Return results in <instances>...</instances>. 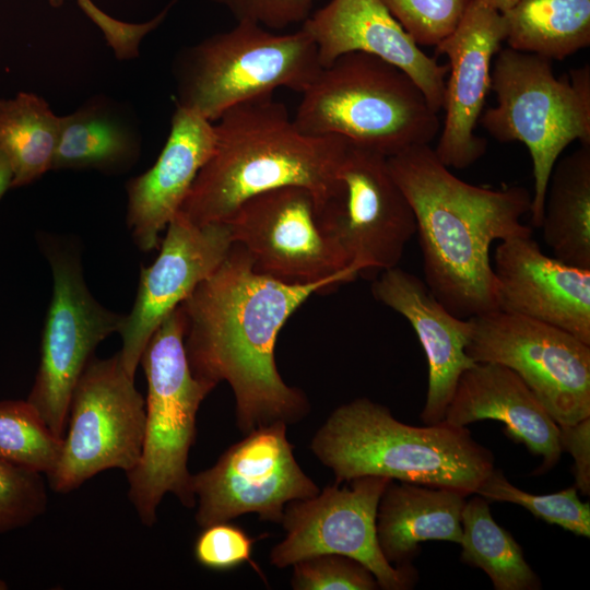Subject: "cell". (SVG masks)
I'll return each mask as SVG.
<instances>
[{
  "instance_id": "6da1fadb",
  "label": "cell",
  "mask_w": 590,
  "mask_h": 590,
  "mask_svg": "<svg viewBox=\"0 0 590 590\" xmlns=\"http://www.w3.org/2000/svg\"><path fill=\"white\" fill-rule=\"evenodd\" d=\"M339 279L285 283L260 274L245 249L232 245L224 261L179 305L184 345L192 374L215 387L226 381L245 435L274 422L294 424L309 412L303 390L288 386L275 363L278 334L315 293Z\"/></svg>"
},
{
  "instance_id": "7a4b0ae2",
  "label": "cell",
  "mask_w": 590,
  "mask_h": 590,
  "mask_svg": "<svg viewBox=\"0 0 590 590\" xmlns=\"http://www.w3.org/2000/svg\"><path fill=\"white\" fill-rule=\"evenodd\" d=\"M390 172L416 220L424 282L452 315L468 319L498 310L489 261L495 240L532 236L521 219L531 193L521 186L487 189L455 176L429 144L388 157Z\"/></svg>"
},
{
  "instance_id": "3957f363",
  "label": "cell",
  "mask_w": 590,
  "mask_h": 590,
  "mask_svg": "<svg viewBox=\"0 0 590 590\" xmlns=\"http://www.w3.org/2000/svg\"><path fill=\"white\" fill-rule=\"evenodd\" d=\"M215 146L179 212L197 225L224 222L247 199L285 186L330 192L349 149L341 135H310L273 94L238 104L213 122Z\"/></svg>"
},
{
  "instance_id": "277c9868",
  "label": "cell",
  "mask_w": 590,
  "mask_h": 590,
  "mask_svg": "<svg viewBox=\"0 0 590 590\" xmlns=\"http://www.w3.org/2000/svg\"><path fill=\"white\" fill-rule=\"evenodd\" d=\"M310 450L335 482L386 476L471 496L493 471V452L471 432L444 421L426 426L400 422L368 398L341 404L314 435Z\"/></svg>"
},
{
  "instance_id": "5b68a950",
  "label": "cell",
  "mask_w": 590,
  "mask_h": 590,
  "mask_svg": "<svg viewBox=\"0 0 590 590\" xmlns=\"http://www.w3.org/2000/svg\"><path fill=\"white\" fill-rule=\"evenodd\" d=\"M293 120L303 133L341 135L387 157L429 144L440 129L438 113L403 70L361 51L320 69Z\"/></svg>"
},
{
  "instance_id": "8992f818",
  "label": "cell",
  "mask_w": 590,
  "mask_h": 590,
  "mask_svg": "<svg viewBox=\"0 0 590 590\" xmlns=\"http://www.w3.org/2000/svg\"><path fill=\"white\" fill-rule=\"evenodd\" d=\"M184 333L178 306L152 334L140 359L148 380L144 439L139 462L126 475L129 499L146 527L155 524L166 494L187 508L196 507L188 457L199 408L215 386L192 374Z\"/></svg>"
},
{
  "instance_id": "52a82bcc",
  "label": "cell",
  "mask_w": 590,
  "mask_h": 590,
  "mask_svg": "<svg viewBox=\"0 0 590 590\" xmlns=\"http://www.w3.org/2000/svg\"><path fill=\"white\" fill-rule=\"evenodd\" d=\"M497 104L479 122L499 142H522L532 161L531 225L540 227L547 182L574 141L590 145V67L557 79L551 60L510 47L500 49L491 73Z\"/></svg>"
},
{
  "instance_id": "ba28073f",
  "label": "cell",
  "mask_w": 590,
  "mask_h": 590,
  "mask_svg": "<svg viewBox=\"0 0 590 590\" xmlns=\"http://www.w3.org/2000/svg\"><path fill=\"white\" fill-rule=\"evenodd\" d=\"M302 28L279 34L251 22L181 48L173 62L176 105L215 122L227 109L286 87L302 94L321 69Z\"/></svg>"
},
{
  "instance_id": "9c48e42d",
  "label": "cell",
  "mask_w": 590,
  "mask_h": 590,
  "mask_svg": "<svg viewBox=\"0 0 590 590\" xmlns=\"http://www.w3.org/2000/svg\"><path fill=\"white\" fill-rule=\"evenodd\" d=\"M67 424L60 458L47 475L54 492L66 494L108 469L128 473L137 465L145 400L119 352L87 363L73 389Z\"/></svg>"
},
{
  "instance_id": "30bf717a",
  "label": "cell",
  "mask_w": 590,
  "mask_h": 590,
  "mask_svg": "<svg viewBox=\"0 0 590 590\" xmlns=\"http://www.w3.org/2000/svg\"><path fill=\"white\" fill-rule=\"evenodd\" d=\"M316 210L321 227L358 275L397 267L416 234L413 209L388 157L352 143Z\"/></svg>"
},
{
  "instance_id": "8fae6325",
  "label": "cell",
  "mask_w": 590,
  "mask_h": 590,
  "mask_svg": "<svg viewBox=\"0 0 590 590\" xmlns=\"http://www.w3.org/2000/svg\"><path fill=\"white\" fill-rule=\"evenodd\" d=\"M465 352L515 371L558 426L590 416V344L550 324L494 310L471 317Z\"/></svg>"
},
{
  "instance_id": "7c38bea8",
  "label": "cell",
  "mask_w": 590,
  "mask_h": 590,
  "mask_svg": "<svg viewBox=\"0 0 590 590\" xmlns=\"http://www.w3.org/2000/svg\"><path fill=\"white\" fill-rule=\"evenodd\" d=\"M390 481L386 476H359L343 487L334 483L314 497L288 503L280 523L285 538L272 547L271 564L282 569L311 556L340 554L364 564L379 589L413 588L418 578L415 567L391 565L378 545L377 508Z\"/></svg>"
},
{
  "instance_id": "4fadbf2b",
  "label": "cell",
  "mask_w": 590,
  "mask_h": 590,
  "mask_svg": "<svg viewBox=\"0 0 590 590\" xmlns=\"http://www.w3.org/2000/svg\"><path fill=\"white\" fill-rule=\"evenodd\" d=\"M224 223L233 243L245 249L260 274L291 284L329 279L349 283L358 276L321 227L314 194L304 187L285 186L256 194Z\"/></svg>"
},
{
  "instance_id": "5bb4252c",
  "label": "cell",
  "mask_w": 590,
  "mask_h": 590,
  "mask_svg": "<svg viewBox=\"0 0 590 590\" xmlns=\"http://www.w3.org/2000/svg\"><path fill=\"white\" fill-rule=\"evenodd\" d=\"M286 427L283 422L258 427L228 447L212 467L192 474L200 528L247 514L281 523L288 503L319 493L295 459Z\"/></svg>"
},
{
  "instance_id": "9a60e30c",
  "label": "cell",
  "mask_w": 590,
  "mask_h": 590,
  "mask_svg": "<svg viewBox=\"0 0 590 590\" xmlns=\"http://www.w3.org/2000/svg\"><path fill=\"white\" fill-rule=\"evenodd\" d=\"M47 257L52 296L27 401L49 429L63 438L73 389L96 346L119 332L125 316L107 310L91 295L74 252L47 247Z\"/></svg>"
},
{
  "instance_id": "2e32d148",
  "label": "cell",
  "mask_w": 590,
  "mask_h": 590,
  "mask_svg": "<svg viewBox=\"0 0 590 590\" xmlns=\"http://www.w3.org/2000/svg\"><path fill=\"white\" fill-rule=\"evenodd\" d=\"M233 245L224 222L197 225L179 211L166 227L155 261L142 268L137 297L119 330V351L134 378L142 353L163 320L213 274Z\"/></svg>"
},
{
  "instance_id": "e0dca14e",
  "label": "cell",
  "mask_w": 590,
  "mask_h": 590,
  "mask_svg": "<svg viewBox=\"0 0 590 590\" xmlns=\"http://www.w3.org/2000/svg\"><path fill=\"white\" fill-rule=\"evenodd\" d=\"M505 37L502 13L471 0L457 27L435 46L436 56L449 60L441 108L445 121L434 149L448 168H467L486 151V140L474 130L491 90V61Z\"/></svg>"
},
{
  "instance_id": "ac0fdd59",
  "label": "cell",
  "mask_w": 590,
  "mask_h": 590,
  "mask_svg": "<svg viewBox=\"0 0 590 590\" xmlns=\"http://www.w3.org/2000/svg\"><path fill=\"white\" fill-rule=\"evenodd\" d=\"M498 309L559 328L590 344V269L545 255L532 236L502 240L493 267Z\"/></svg>"
},
{
  "instance_id": "d6986e66",
  "label": "cell",
  "mask_w": 590,
  "mask_h": 590,
  "mask_svg": "<svg viewBox=\"0 0 590 590\" xmlns=\"http://www.w3.org/2000/svg\"><path fill=\"white\" fill-rule=\"evenodd\" d=\"M317 47L321 67L339 56L361 51L403 70L439 113L449 66L427 56L381 0H330L302 24Z\"/></svg>"
},
{
  "instance_id": "ffe728a7",
  "label": "cell",
  "mask_w": 590,
  "mask_h": 590,
  "mask_svg": "<svg viewBox=\"0 0 590 590\" xmlns=\"http://www.w3.org/2000/svg\"><path fill=\"white\" fill-rule=\"evenodd\" d=\"M371 293L403 316L416 333L428 366L426 399L420 416L425 424L441 422L461 375L475 364L465 352L470 318L452 315L424 280L398 266L380 272Z\"/></svg>"
},
{
  "instance_id": "44dd1931",
  "label": "cell",
  "mask_w": 590,
  "mask_h": 590,
  "mask_svg": "<svg viewBox=\"0 0 590 590\" xmlns=\"http://www.w3.org/2000/svg\"><path fill=\"white\" fill-rule=\"evenodd\" d=\"M215 146L213 122L176 105L157 160L126 184L127 224L143 251L160 245L166 229Z\"/></svg>"
},
{
  "instance_id": "7402d4cb",
  "label": "cell",
  "mask_w": 590,
  "mask_h": 590,
  "mask_svg": "<svg viewBox=\"0 0 590 590\" xmlns=\"http://www.w3.org/2000/svg\"><path fill=\"white\" fill-rule=\"evenodd\" d=\"M483 420L504 423L507 437L541 458L534 474L559 461V426L522 379L500 364L475 363L463 371L442 421L463 427Z\"/></svg>"
},
{
  "instance_id": "603a6c76",
  "label": "cell",
  "mask_w": 590,
  "mask_h": 590,
  "mask_svg": "<svg viewBox=\"0 0 590 590\" xmlns=\"http://www.w3.org/2000/svg\"><path fill=\"white\" fill-rule=\"evenodd\" d=\"M465 494L391 480L382 492L376 517L378 545L393 566L411 565L426 541L460 543Z\"/></svg>"
},
{
  "instance_id": "cb8c5ba5",
  "label": "cell",
  "mask_w": 590,
  "mask_h": 590,
  "mask_svg": "<svg viewBox=\"0 0 590 590\" xmlns=\"http://www.w3.org/2000/svg\"><path fill=\"white\" fill-rule=\"evenodd\" d=\"M141 138L135 119L123 104L95 95L61 116L51 169L126 170L140 156Z\"/></svg>"
},
{
  "instance_id": "d4e9b609",
  "label": "cell",
  "mask_w": 590,
  "mask_h": 590,
  "mask_svg": "<svg viewBox=\"0 0 590 590\" xmlns=\"http://www.w3.org/2000/svg\"><path fill=\"white\" fill-rule=\"evenodd\" d=\"M540 227L555 258L590 269V145L555 163Z\"/></svg>"
},
{
  "instance_id": "484cf974",
  "label": "cell",
  "mask_w": 590,
  "mask_h": 590,
  "mask_svg": "<svg viewBox=\"0 0 590 590\" xmlns=\"http://www.w3.org/2000/svg\"><path fill=\"white\" fill-rule=\"evenodd\" d=\"M502 15L515 50L563 60L590 45V0H518Z\"/></svg>"
},
{
  "instance_id": "4316f807",
  "label": "cell",
  "mask_w": 590,
  "mask_h": 590,
  "mask_svg": "<svg viewBox=\"0 0 590 590\" xmlns=\"http://www.w3.org/2000/svg\"><path fill=\"white\" fill-rule=\"evenodd\" d=\"M60 118L32 92L0 98V151L13 172L12 188L27 186L51 170Z\"/></svg>"
},
{
  "instance_id": "83f0119b",
  "label": "cell",
  "mask_w": 590,
  "mask_h": 590,
  "mask_svg": "<svg viewBox=\"0 0 590 590\" xmlns=\"http://www.w3.org/2000/svg\"><path fill=\"white\" fill-rule=\"evenodd\" d=\"M489 502L467 499L461 518V562L482 569L496 590H538L542 583L509 531L493 518Z\"/></svg>"
},
{
  "instance_id": "f1b7e54d",
  "label": "cell",
  "mask_w": 590,
  "mask_h": 590,
  "mask_svg": "<svg viewBox=\"0 0 590 590\" xmlns=\"http://www.w3.org/2000/svg\"><path fill=\"white\" fill-rule=\"evenodd\" d=\"M62 439L27 400L0 402V459L49 475L60 458Z\"/></svg>"
},
{
  "instance_id": "f546056e",
  "label": "cell",
  "mask_w": 590,
  "mask_h": 590,
  "mask_svg": "<svg viewBox=\"0 0 590 590\" xmlns=\"http://www.w3.org/2000/svg\"><path fill=\"white\" fill-rule=\"evenodd\" d=\"M475 494L487 502L519 505L550 524L578 536H590V505L579 498L575 486L552 494H531L512 485L500 469L494 468Z\"/></svg>"
},
{
  "instance_id": "4dcf8cb0",
  "label": "cell",
  "mask_w": 590,
  "mask_h": 590,
  "mask_svg": "<svg viewBox=\"0 0 590 590\" xmlns=\"http://www.w3.org/2000/svg\"><path fill=\"white\" fill-rule=\"evenodd\" d=\"M47 503L42 473L0 459V534L32 523Z\"/></svg>"
},
{
  "instance_id": "1f68e13d",
  "label": "cell",
  "mask_w": 590,
  "mask_h": 590,
  "mask_svg": "<svg viewBox=\"0 0 590 590\" xmlns=\"http://www.w3.org/2000/svg\"><path fill=\"white\" fill-rule=\"evenodd\" d=\"M471 0H381L417 45L436 46L459 24Z\"/></svg>"
},
{
  "instance_id": "d6a6232c",
  "label": "cell",
  "mask_w": 590,
  "mask_h": 590,
  "mask_svg": "<svg viewBox=\"0 0 590 590\" xmlns=\"http://www.w3.org/2000/svg\"><path fill=\"white\" fill-rule=\"evenodd\" d=\"M294 590H377L374 574L359 560L340 554H320L296 562Z\"/></svg>"
},
{
  "instance_id": "836d02e7",
  "label": "cell",
  "mask_w": 590,
  "mask_h": 590,
  "mask_svg": "<svg viewBox=\"0 0 590 590\" xmlns=\"http://www.w3.org/2000/svg\"><path fill=\"white\" fill-rule=\"evenodd\" d=\"M202 529L193 546L194 558L201 566L211 570L226 571L248 563L264 579L251 556L256 539L243 528L225 521Z\"/></svg>"
},
{
  "instance_id": "e575fe53",
  "label": "cell",
  "mask_w": 590,
  "mask_h": 590,
  "mask_svg": "<svg viewBox=\"0 0 590 590\" xmlns=\"http://www.w3.org/2000/svg\"><path fill=\"white\" fill-rule=\"evenodd\" d=\"M226 9L236 22H251L270 31L303 24L322 0H209Z\"/></svg>"
},
{
  "instance_id": "d590c367",
  "label": "cell",
  "mask_w": 590,
  "mask_h": 590,
  "mask_svg": "<svg viewBox=\"0 0 590 590\" xmlns=\"http://www.w3.org/2000/svg\"><path fill=\"white\" fill-rule=\"evenodd\" d=\"M76 3L82 12L102 31L115 57L125 61L139 57L141 42L165 21L174 1L153 19L143 23L117 20L98 8L93 0H76Z\"/></svg>"
},
{
  "instance_id": "8d00e7d4",
  "label": "cell",
  "mask_w": 590,
  "mask_h": 590,
  "mask_svg": "<svg viewBox=\"0 0 590 590\" xmlns=\"http://www.w3.org/2000/svg\"><path fill=\"white\" fill-rule=\"evenodd\" d=\"M558 441L562 451L574 459L575 487L583 496L590 494V416L573 425L559 426Z\"/></svg>"
},
{
  "instance_id": "74e56055",
  "label": "cell",
  "mask_w": 590,
  "mask_h": 590,
  "mask_svg": "<svg viewBox=\"0 0 590 590\" xmlns=\"http://www.w3.org/2000/svg\"><path fill=\"white\" fill-rule=\"evenodd\" d=\"M13 172L8 157L0 151V200L12 188Z\"/></svg>"
},
{
  "instance_id": "f35d334b",
  "label": "cell",
  "mask_w": 590,
  "mask_h": 590,
  "mask_svg": "<svg viewBox=\"0 0 590 590\" xmlns=\"http://www.w3.org/2000/svg\"><path fill=\"white\" fill-rule=\"evenodd\" d=\"M479 3H482L486 7H489L500 13L509 10L518 0H473Z\"/></svg>"
},
{
  "instance_id": "ab89813d",
  "label": "cell",
  "mask_w": 590,
  "mask_h": 590,
  "mask_svg": "<svg viewBox=\"0 0 590 590\" xmlns=\"http://www.w3.org/2000/svg\"><path fill=\"white\" fill-rule=\"evenodd\" d=\"M49 5L52 7V8H60L63 5L64 3V0H47Z\"/></svg>"
},
{
  "instance_id": "60d3db41",
  "label": "cell",
  "mask_w": 590,
  "mask_h": 590,
  "mask_svg": "<svg viewBox=\"0 0 590 590\" xmlns=\"http://www.w3.org/2000/svg\"><path fill=\"white\" fill-rule=\"evenodd\" d=\"M5 589H8V583L4 580L0 579V590H5Z\"/></svg>"
}]
</instances>
